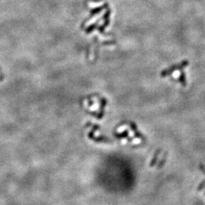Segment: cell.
<instances>
[{"instance_id": "cell-1", "label": "cell", "mask_w": 205, "mask_h": 205, "mask_svg": "<svg viewBox=\"0 0 205 205\" xmlns=\"http://www.w3.org/2000/svg\"><path fill=\"white\" fill-rule=\"evenodd\" d=\"M108 7V4L107 3H105L104 5H102V6H100V7H97V8H95V9H92V10L90 11V18H92L93 16H94L95 14H98V13H100L101 12V11L103 9H106V8Z\"/></svg>"}, {"instance_id": "cell-2", "label": "cell", "mask_w": 205, "mask_h": 205, "mask_svg": "<svg viewBox=\"0 0 205 205\" xmlns=\"http://www.w3.org/2000/svg\"><path fill=\"white\" fill-rule=\"evenodd\" d=\"M160 151V150H158L157 152V153H156V154H155V155H154V158H153L152 161H151V163H150V166H154V165H155L156 162H157V157H158V155H159Z\"/></svg>"}, {"instance_id": "cell-3", "label": "cell", "mask_w": 205, "mask_h": 205, "mask_svg": "<svg viewBox=\"0 0 205 205\" xmlns=\"http://www.w3.org/2000/svg\"><path fill=\"white\" fill-rule=\"evenodd\" d=\"M204 186H205V180L203 181V182H202L201 183V184L199 185V186H198V191H202L204 188Z\"/></svg>"}]
</instances>
